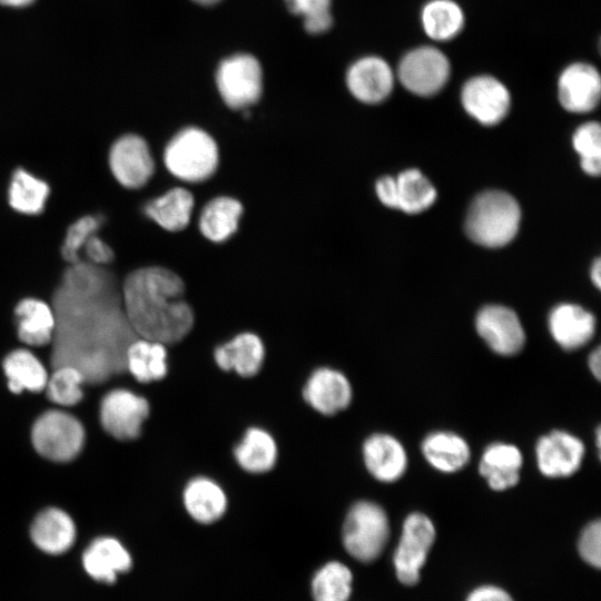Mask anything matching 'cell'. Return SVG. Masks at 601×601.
I'll return each instance as SVG.
<instances>
[{"mask_svg": "<svg viewBox=\"0 0 601 601\" xmlns=\"http://www.w3.org/2000/svg\"><path fill=\"white\" fill-rule=\"evenodd\" d=\"M56 328L52 361L77 367L90 383L126 368L136 338L114 276L90 262L72 264L53 295Z\"/></svg>", "mask_w": 601, "mask_h": 601, "instance_id": "cell-1", "label": "cell"}, {"mask_svg": "<svg viewBox=\"0 0 601 601\" xmlns=\"http://www.w3.org/2000/svg\"><path fill=\"white\" fill-rule=\"evenodd\" d=\"M185 285L164 267H144L130 273L121 300L136 335L162 344L181 341L191 329L194 314L184 299Z\"/></svg>", "mask_w": 601, "mask_h": 601, "instance_id": "cell-2", "label": "cell"}, {"mask_svg": "<svg viewBox=\"0 0 601 601\" xmlns=\"http://www.w3.org/2000/svg\"><path fill=\"white\" fill-rule=\"evenodd\" d=\"M521 210L516 200L500 190H487L475 197L467 211L469 237L485 247H501L518 233Z\"/></svg>", "mask_w": 601, "mask_h": 601, "instance_id": "cell-3", "label": "cell"}, {"mask_svg": "<svg viewBox=\"0 0 601 601\" xmlns=\"http://www.w3.org/2000/svg\"><path fill=\"white\" fill-rule=\"evenodd\" d=\"M165 165L177 178L197 183L209 178L218 165V148L204 130L189 127L179 131L167 145Z\"/></svg>", "mask_w": 601, "mask_h": 601, "instance_id": "cell-4", "label": "cell"}, {"mask_svg": "<svg viewBox=\"0 0 601 601\" xmlns=\"http://www.w3.org/2000/svg\"><path fill=\"white\" fill-rule=\"evenodd\" d=\"M388 536V518L380 505L359 501L349 509L343 525V544L349 555L372 562L383 552Z\"/></svg>", "mask_w": 601, "mask_h": 601, "instance_id": "cell-5", "label": "cell"}, {"mask_svg": "<svg viewBox=\"0 0 601 601\" xmlns=\"http://www.w3.org/2000/svg\"><path fill=\"white\" fill-rule=\"evenodd\" d=\"M31 442L37 453L45 459L68 462L80 453L85 443V428L72 414L50 410L35 421Z\"/></svg>", "mask_w": 601, "mask_h": 601, "instance_id": "cell-6", "label": "cell"}, {"mask_svg": "<svg viewBox=\"0 0 601 601\" xmlns=\"http://www.w3.org/2000/svg\"><path fill=\"white\" fill-rule=\"evenodd\" d=\"M218 91L233 109H244L255 104L262 95V68L250 55H235L223 60L216 72Z\"/></svg>", "mask_w": 601, "mask_h": 601, "instance_id": "cell-7", "label": "cell"}, {"mask_svg": "<svg viewBox=\"0 0 601 601\" xmlns=\"http://www.w3.org/2000/svg\"><path fill=\"white\" fill-rule=\"evenodd\" d=\"M434 539L435 528L426 515L415 512L405 519L393 558L397 579L403 584L414 585L418 582L420 570L426 561Z\"/></svg>", "mask_w": 601, "mask_h": 601, "instance_id": "cell-8", "label": "cell"}, {"mask_svg": "<svg viewBox=\"0 0 601 601\" xmlns=\"http://www.w3.org/2000/svg\"><path fill=\"white\" fill-rule=\"evenodd\" d=\"M148 415V401L125 388L108 392L99 408L104 430L120 441L137 439Z\"/></svg>", "mask_w": 601, "mask_h": 601, "instance_id": "cell-9", "label": "cell"}, {"mask_svg": "<svg viewBox=\"0 0 601 601\" xmlns=\"http://www.w3.org/2000/svg\"><path fill=\"white\" fill-rule=\"evenodd\" d=\"M397 73L407 90L418 96H431L446 83L450 62L439 49L420 47L404 56Z\"/></svg>", "mask_w": 601, "mask_h": 601, "instance_id": "cell-10", "label": "cell"}, {"mask_svg": "<svg viewBox=\"0 0 601 601\" xmlns=\"http://www.w3.org/2000/svg\"><path fill=\"white\" fill-rule=\"evenodd\" d=\"M109 166L117 181L130 189L142 187L155 170L149 147L137 135H126L115 141L109 152Z\"/></svg>", "mask_w": 601, "mask_h": 601, "instance_id": "cell-11", "label": "cell"}, {"mask_svg": "<svg viewBox=\"0 0 601 601\" xmlns=\"http://www.w3.org/2000/svg\"><path fill=\"white\" fill-rule=\"evenodd\" d=\"M464 109L483 125H495L511 105L506 87L490 76H477L465 82L461 93Z\"/></svg>", "mask_w": 601, "mask_h": 601, "instance_id": "cell-12", "label": "cell"}, {"mask_svg": "<svg viewBox=\"0 0 601 601\" xmlns=\"http://www.w3.org/2000/svg\"><path fill=\"white\" fill-rule=\"evenodd\" d=\"M476 329L485 343L497 354H518L525 334L516 314L501 305L483 307L476 316Z\"/></svg>", "mask_w": 601, "mask_h": 601, "instance_id": "cell-13", "label": "cell"}, {"mask_svg": "<svg viewBox=\"0 0 601 601\" xmlns=\"http://www.w3.org/2000/svg\"><path fill=\"white\" fill-rule=\"evenodd\" d=\"M535 454L543 475L564 477L579 470L584 456V445L568 432L553 431L539 440Z\"/></svg>", "mask_w": 601, "mask_h": 601, "instance_id": "cell-14", "label": "cell"}, {"mask_svg": "<svg viewBox=\"0 0 601 601\" xmlns=\"http://www.w3.org/2000/svg\"><path fill=\"white\" fill-rule=\"evenodd\" d=\"M559 99L571 112H587L597 107L601 95L598 70L583 62L566 67L559 78Z\"/></svg>", "mask_w": 601, "mask_h": 601, "instance_id": "cell-15", "label": "cell"}, {"mask_svg": "<svg viewBox=\"0 0 601 601\" xmlns=\"http://www.w3.org/2000/svg\"><path fill=\"white\" fill-rule=\"evenodd\" d=\"M303 396L315 411L324 415H333L349 405L352 386L343 373L328 367H319L307 380Z\"/></svg>", "mask_w": 601, "mask_h": 601, "instance_id": "cell-16", "label": "cell"}, {"mask_svg": "<svg viewBox=\"0 0 601 601\" xmlns=\"http://www.w3.org/2000/svg\"><path fill=\"white\" fill-rule=\"evenodd\" d=\"M394 76L386 61L365 57L351 66L346 83L351 93L365 104L384 100L393 89Z\"/></svg>", "mask_w": 601, "mask_h": 601, "instance_id": "cell-17", "label": "cell"}, {"mask_svg": "<svg viewBox=\"0 0 601 601\" xmlns=\"http://www.w3.org/2000/svg\"><path fill=\"white\" fill-rule=\"evenodd\" d=\"M363 459L368 472L378 481H397L406 471L407 455L392 435L374 434L363 444Z\"/></svg>", "mask_w": 601, "mask_h": 601, "instance_id": "cell-18", "label": "cell"}, {"mask_svg": "<svg viewBox=\"0 0 601 601\" xmlns=\"http://www.w3.org/2000/svg\"><path fill=\"white\" fill-rule=\"evenodd\" d=\"M549 328L561 347L572 351L582 347L592 338L595 318L579 305L561 304L551 312Z\"/></svg>", "mask_w": 601, "mask_h": 601, "instance_id": "cell-19", "label": "cell"}, {"mask_svg": "<svg viewBox=\"0 0 601 601\" xmlns=\"http://www.w3.org/2000/svg\"><path fill=\"white\" fill-rule=\"evenodd\" d=\"M82 564L95 580L114 583L118 573L131 568V558L118 540L101 536L93 540L83 551Z\"/></svg>", "mask_w": 601, "mask_h": 601, "instance_id": "cell-20", "label": "cell"}, {"mask_svg": "<svg viewBox=\"0 0 601 601\" xmlns=\"http://www.w3.org/2000/svg\"><path fill=\"white\" fill-rule=\"evenodd\" d=\"M30 536L43 552L63 553L70 549L76 539V525L70 515L58 508H47L37 514Z\"/></svg>", "mask_w": 601, "mask_h": 601, "instance_id": "cell-21", "label": "cell"}, {"mask_svg": "<svg viewBox=\"0 0 601 601\" xmlns=\"http://www.w3.org/2000/svg\"><path fill=\"white\" fill-rule=\"evenodd\" d=\"M265 348L254 333H242L215 349L214 358L223 371H235L244 377L256 375L264 363Z\"/></svg>", "mask_w": 601, "mask_h": 601, "instance_id": "cell-22", "label": "cell"}, {"mask_svg": "<svg viewBox=\"0 0 601 601\" xmlns=\"http://www.w3.org/2000/svg\"><path fill=\"white\" fill-rule=\"evenodd\" d=\"M19 339L28 346L40 347L52 342L56 317L43 300L24 298L14 308Z\"/></svg>", "mask_w": 601, "mask_h": 601, "instance_id": "cell-23", "label": "cell"}, {"mask_svg": "<svg viewBox=\"0 0 601 601\" xmlns=\"http://www.w3.org/2000/svg\"><path fill=\"white\" fill-rule=\"evenodd\" d=\"M522 463V453L515 445L493 443L485 449L479 471L492 490L503 491L519 482Z\"/></svg>", "mask_w": 601, "mask_h": 601, "instance_id": "cell-24", "label": "cell"}, {"mask_svg": "<svg viewBox=\"0 0 601 601\" xmlns=\"http://www.w3.org/2000/svg\"><path fill=\"white\" fill-rule=\"evenodd\" d=\"M184 505L188 514L199 523L209 524L220 519L227 509L224 490L213 480L198 476L185 486Z\"/></svg>", "mask_w": 601, "mask_h": 601, "instance_id": "cell-25", "label": "cell"}, {"mask_svg": "<svg viewBox=\"0 0 601 601\" xmlns=\"http://www.w3.org/2000/svg\"><path fill=\"white\" fill-rule=\"evenodd\" d=\"M10 392H42L48 382V372L40 359L26 348L10 352L2 363Z\"/></svg>", "mask_w": 601, "mask_h": 601, "instance_id": "cell-26", "label": "cell"}, {"mask_svg": "<svg viewBox=\"0 0 601 601\" xmlns=\"http://www.w3.org/2000/svg\"><path fill=\"white\" fill-rule=\"evenodd\" d=\"M126 368L141 383L161 380L167 374L166 345L147 338H135L127 347Z\"/></svg>", "mask_w": 601, "mask_h": 601, "instance_id": "cell-27", "label": "cell"}, {"mask_svg": "<svg viewBox=\"0 0 601 601\" xmlns=\"http://www.w3.org/2000/svg\"><path fill=\"white\" fill-rule=\"evenodd\" d=\"M426 461L437 471L453 473L461 470L470 460L469 444L452 432H434L422 443Z\"/></svg>", "mask_w": 601, "mask_h": 601, "instance_id": "cell-28", "label": "cell"}, {"mask_svg": "<svg viewBox=\"0 0 601 601\" xmlns=\"http://www.w3.org/2000/svg\"><path fill=\"white\" fill-rule=\"evenodd\" d=\"M234 455L242 469L250 473H265L272 470L277 459L274 437L263 428L250 427L236 445Z\"/></svg>", "mask_w": 601, "mask_h": 601, "instance_id": "cell-29", "label": "cell"}, {"mask_svg": "<svg viewBox=\"0 0 601 601\" xmlns=\"http://www.w3.org/2000/svg\"><path fill=\"white\" fill-rule=\"evenodd\" d=\"M194 207L193 195L184 188H173L145 206V214L169 231L184 229Z\"/></svg>", "mask_w": 601, "mask_h": 601, "instance_id": "cell-30", "label": "cell"}, {"mask_svg": "<svg viewBox=\"0 0 601 601\" xmlns=\"http://www.w3.org/2000/svg\"><path fill=\"white\" fill-rule=\"evenodd\" d=\"M242 211V204L234 198H214L201 211L199 218L201 234L216 243L228 239L237 229Z\"/></svg>", "mask_w": 601, "mask_h": 601, "instance_id": "cell-31", "label": "cell"}, {"mask_svg": "<svg viewBox=\"0 0 601 601\" xmlns=\"http://www.w3.org/2000/svg\"><path fill=\"white\" fill-rule=\"evenodd\" d=\"M422 23L430 38L445 41L461 31L464 16L459 4L452 0H432L423 8Z\"/></svg>", "mask_w": 601, "mask_h": 601, "instance_id": "cell-32", "label": "cell"}, {"mask_svg": "<svg viewBox=\"0 0 601 601\" xmlns=\"http://www.w3.org/2000/svg\"><path fill=\"white\" fill-rule=\"evenodd\" d=\"M49 193L47 183L19 168L9 186V204L19 213L37 215L43 210Z\"/></svg>", "mask_w": 601, "mask_h": 601, "instance_id": "cell-33", "label": "cell"}, {"mask_svg": "<svg viewBox=\"0 0 601 601\" xmlns=\"http://www.w3.org/2000/svg\"><path fill=\"white\" fill-rule=\"evenodd\" d=\"M397 208L407 214H417L428 208L436 198L430 180L417 169H408L396 178Z\"/></svg>", "mask_w": 601, "mask_h": 601, "instance_id": "cell-34", "label": "cell"}, {"mask_svg": "<svg viewBox=\"0 0 601 601\" xmlns=\"http://www.w3.org/2000/svg\"><path fill=\"white\" fill-rule=\"evenodd\" d=\"M353 575L349 569L332 561L322 566L313 578L312 593L315 601H347L352 592Z\"/></svg>", "mask_w": 601, "mask_h": 601, "instance_id": "cell-35", "label": "cell"}, {"mask_svg": "<svg viewBox=\"0 0 601 601\" xmlns=\"http://www.w3.org/2000/svg\"><path fill=\"white\" fill-rule=\"evenodd\" d=\"M85 382L83 374L75 366H56L48 377L46 385L48 398L61 406H72L79 403L83 396L81 384Z\"/></svg>", "mask_w": 601, "mask_h": 601, "instance_id": "cell-36", "label": "cell"}, {"mask_svg": "<svg viewBox=\"0 0 601 601\" xmlns=\"http://www.w3.org/2000/svg\"><path fill=\"white\" fill-rule=\"evenodd\" d=\"M573 147L581 157L582 169L592 176L601 170V129L598 122L580 126L573 135Z\"/></svg>", "mask_w": 601, "mask_h": 601, "instance_id": "cell-37", "label": "cell"}, {"mask_svg": "<svg viewBox=\"0 0 601 601\" xmlns=\"http://www.w3.org/2000/svg\"><path fill=\"white\" fill-rule=\"evenodd\" d=\"M290 12L304 17L307 32L317 35L328 30L333 23L329 12L331 0H285Z\"/></svg>", "mask_w": 601, "mask_h": 601, "instance_id": "cell-38", "label": "cell"}, {"mask_svg": "<svg viewBox=\"0 0 601 601\" xmlns=\"http://www.w3.org/2000/svg\"><path fill=\"white\" fill-rule=\"evenodd\" d=\"M101 221L99 217L88 215L69 226L61 247V254L65 260L70 265L81 262L79 253L87 239L91 235L97 234Z\"/></svg>", "mask_w": 601, "mask_h": 601, "instance_id": "cell-39", "label": "cell"}, {"mask_svg": "<svg viewBox=\"0 0 601 601\" xmlns=\"http://www.w3.org/2000/svg\"><path fill=\"white\" fill-rule=\"evenodd\" d=\"M579 553L589 564L600 568L601 523L599 520L588 524L579 539Z\"/></svg>", "mask_w": 601, "mask_h": 601, "instance_id": "cell-40", "label": "cell"}, {"mask_svg": "<svg viewBox=\"0 0 601 601\" xmlns=\"http://www.w3.org/2000/svg\"><path fill=\"white\" fill-rule=\"evenodd\" d=\"M82 249H85L86 256L89 262L95 265L108 264L114 259L112 249L96 234L91 235L85 243Z\"/></svg>", "mask_w": 601, "mask_h": 601, "instance_id": "cell-41", "label": "cell"}, {"mask_svg": "<svg viewBox=\"0 0 601 601\" xmlns=\"http://www.w3.org/2000/svg\"><path fill=\"white\" fill-rule=\"evenodd\" d=\"M376 193L380 200L387 207L397 208L396 178L384 176L376 183Z\"/></svg>", "mask_w": 601, "mask_h": 601, "instance_id": "cell-42", "label": "cell"}, {"mask_svg": "<svg viewBox=\"0 0 601 601\" xmlns=\"http://www.w3.org/2000/svg\"><path fill=\"white\" fill-rule=\"evenodd\" d=\"M466 601H513L502 589L493 585H484L473 590Z\"/></svg>", "mask_w": 601, "mask_h": 601, "instance_id": "cell-43", "label": "cell"}, {"mask_svg": "<svg viewBox=\"0 0 601 601\" xmlns=\"http://www.w3.org/2000/svg\"><path fill=\"white\" fill-rule=\"evenodd\" d=\"M589 368L597 380L601 377V351L597 347L589 356Z\"/></svg>", "mask_w": 601, "mask_h": 601, "instance_id": "cell-44", "label": "cell"}, {"mask_svg": "<svg viewBox=\"0 0 601 601\" xmlns=\"http://www.w3.org/2000/svg\"><path fill=\"white\" fill-rule=\"evenodd\" d=\"M591 278L594 285L599 288L601 285V262L599 258L595 259V262L592 265Z\"/></svg>", "mask_w": 601, "mask_h": 601, "instance_id": "cell-45", "label": "cell"}, {"mask_svg": "<svg viewBox=\"0 0 601 601\" xmlns=\"http://www.w3.org/2000/svg\"><path fill=\"white\" fill-rule=\"evenodd\" d=\"M32 1L33 0H0V3L10 7H23L30 4Z\"/></svg>", "mask_w": 601, "mask_h": 601, "instance_id": "cell-46", "label": "cell"}, {"mask_svg": "<svg viewBox=\"0 0 601 601\" xmlns=\"http://www.w3.org/2000/svg\"><path fill=\"white\" fill-rule=\"evenodd\" d=\"M193 1L198 2V3H200V4H206V6H207V4L216 3V2H218L219 0H193Z\"/></svg>", "mask_w": 601, "mask_h": 601, "instance_id": "cell-47", "label": "cell"}]
</instances>
